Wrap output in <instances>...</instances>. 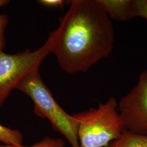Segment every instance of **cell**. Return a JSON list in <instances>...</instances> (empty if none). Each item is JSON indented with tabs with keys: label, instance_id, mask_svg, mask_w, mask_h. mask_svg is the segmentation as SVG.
I'll use <instances>...</instances> for the list:
<instances>
[{
	"label": "cell",
	"instance_id": "7",
	"mask_svg": "<svg viewBox=\"0 0 147 147\" xmlns=\"http://www.w3.org/2000/svg\"><path fill=\"white\" fill-rule=\"evenodd\" d=\"M106 147H147V135L132 133L125 130L121 137Z\"/></svg>",
	"mask_w": 147,
	"mask_h": 147
},
{
	"label": "cell",
	"instance_id": "9",
	"mask_svg": "<svg viewBox=\"0 0 147 147\" xmlns=\"http://www.w3.org/2000/svg\"><path fill=\"white\" fill-rule=\"evenodd\" d=\"M65 142L61 138H53L45 137L42 140L31 146H24L22 145H0V147H65Z\"/></svg>",
	"mask_w": 147,
	"mask_h": 147
},
{
	"label": "cell",
	"instance_id": "2",
	"mask_svg": "<svg viewBox=\"0 0 147 147\" xmlns=\"http://www.w3.org/2000/svg\"><path fill=\"white\" fill-rule=\"evenodd\" d=\"M29 96L34 103V112L38 117L47 118L56 131L62 134L72 147H80L78 138L79 123L58 105L44 84L39 70L29 74L16 86Z\"/></svg>",
	"mask_w": 147,
	"mask_h": 147
},
{
	"label": "cell",
	"instance_id": "11",
	"mask_svg": "<svg viewBox=\"0 0 147 147\" xmlns=\"http://www.w3.org/2000/svg\"><path fill=\"white\" fill-rule=\"evenodd\" d=\"M8 22V17L6 15L0 14V53L3 52L5 47V32Z\"/></svg>",
	"mask_w": 147,
	"mask_h": 147
},
{
	"label": "cell",
	"instance_id": "10",
	"mask_svg": "<svg viewBox=\"0 0 147 147\" xmlns=\"http://www.w3.org/2000/svg\"><path fill=\"white\" fill-rule=\"evenodd\" d=\"M132 16L147 20V0H132Z\"/></svg>",
	"mask_w": 147,
	"mask_h": 147
},
{
	"label": "cell",
	"instance_id": "8",
	"mask_svg": "<svg viewBox=\"0 0 147 147\" xmlns=\"http://www.w3.org/2000/svg\"><path fill=\"white\" fill-rule=\"evenodd\" d=\"M24 136L18 130L12 129L0 124V141L5 144L22 145Z\"/></svg>",
	"mask_w": 147,
	"mask_h": 147
},
{
	"label": "cell",
	"instance_id": "6",
	"mask_svg": "<svg viewBox=\"0 0 147 147\" xmlns=\"http://www.w3.org/2000/svg\"><path fill=\"white\" fill-rule=\"evenodd\" d=\"M110 19L125 22L133 19L132 0H98Z\"/></svg>",
	"mask_w": 147,
	"mask_h": 147
},
{
	"label": "cell",
	"instance_id": "12",
	"mask_svg": "<svg viewBox=\"0 0 147 147\" xmlns=\"http://www.w3.org/2000/svg\"><path fill=\"white\" fill-rule=\"evenodd\" d=\"M39 2L44 6L53 8H62L65 3L63 0H40Z\"/></svg>",
	"mask_w": 147,
	"mask_h": 147
},
{
	"label": "cell",
	"instance_id": "1",
	"mask_svg": "<svg viewBox=\"0 0 147 147\" xmlns=\"http://www.w3.org/2000/svg\"><path fill=\"white\" fill-rule=\"evenodd\" d=\"M69 2L51 53L66 73H86L113 51L114 27L98 0Z\"/></svg>",
	"mask_w": 147,
	"mask_h": 147
},
{
	"label": "cell",
	"instance_id": "4",
	"mask_svg": "<svg viewBox=\"0 0 147 147\" xmlns=\"http://www.w3.org/2000/svg\"><path fill=\"white\" fill-rule=\"evenodd\" d=\"M58 34L57 29L50 34L44 45L33 51L26 49L15 54L0 53V107L22 79L39 70L44 58L51 53Z\"/></svg>",
	"mask_w": 147,
	"mask_h": 147
},
{
	"label": "cell",
	"instance_id": "5",
	"mask_svg": "<svg viewBox=\"0 0 147 147\" xmlns=\"http://www.w3.org/2000/svg\"><path fill=\"white\" fill-rule=\"evenodd\" d=\"M118 110L125 130L147 135V70L142 71L137 84L118 102Z\"/></svg>",
	"mask_w": 147,
	"mask_h": 147
},
{
	"label": "cell",
	"instance_id": "3",
	"mask_svg": "<svg viewBox=\"0 0 147 147\" xmlns=\"http://www.w3.org/2000/svg\"><path fill=\"white\" fill-rule=\"evenodd\" d=\"M73 116L79 123L80 147H106L125 130L114 97L100 104L98 109L91 108Z\"/></svg>",
	"mask_w": 147,
	"mask_h": 147
}]
</instances>
